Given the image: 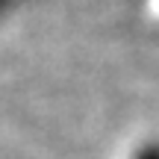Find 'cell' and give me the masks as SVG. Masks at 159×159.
I'll use <instances>...</instances> for the list:
<instances>
[{"instance_id": "6da1fadb", "label": "cell", "mask_w": 159, "mask_h": 159, "mask_svg": "<svg viewBox=\"0 0 159 159\" xmlns=\"http://www.w3.org/2000/svg\"><path fill=\"white\" fill-rule=\"evenodd\" d=\"M136 159H159V144H148V148H142V153Z\"/></svg>"}]
</instances>
